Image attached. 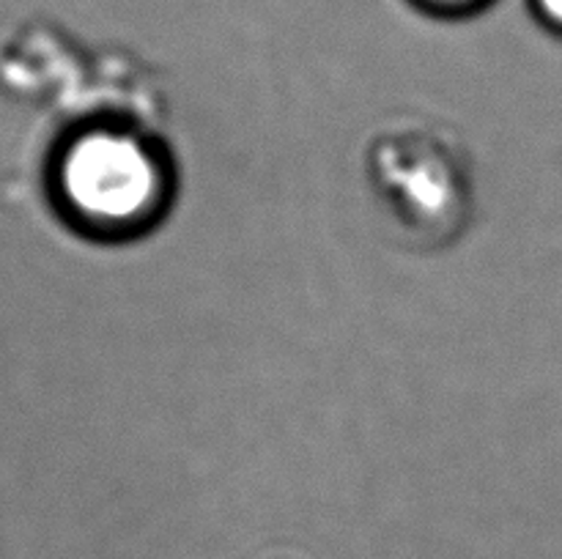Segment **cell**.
I'll return each instance as SVG.
<instances>
[{"instance_id":"1","label":"cell","mask_w":562,"mask_h":559,"mask_svg":"<svg viewBox=\"0 0 562 559\" xmlns=\"http://www.w3.org/2000/svg\"><path fill=\"white\" fill-rule=\"evenodd\" d=\"M53 190L82 228L119 233L162 212L168 170L162 151L140 132L86 126L55 153Z\"/></svg>"},{"instance_id":"2","label":"cell","mask_w":562,"mask_h":559,"mask_svg":"<svg viewBox=\"0 0 562 559\" xmlns=\"http://www.w3.org/2000/svg\"><path fill=\"white\" fill-rule=\"evenodd\" d=\"M371 175L401 225L420 236H448L464 217L467 181L453 151L431 132H390L373 146Z\"/></svg>"},{"instance_id":"3","label":"cell","mask_w":562,"mask_h":559,"mask_svg":"<svg viewBox=\"0 0 562 559\" xmlns=\"http://www.w3.org/2000/svg\"><path fill=\"white\" fill-rule=\"evenodd\" d=\"M536 3H538V11H541L543 20L562 27V0H536Z\"/></svg>"},{"instance_id":"4","label":"cell","mask_w":562,"mask_h":559,"mask_svg":"<svg viewBox=\"0 0 562 559\" xmlns=\"http://www.w3.org/2000/svg\"><path fill=\"white\" fill-rule=\"evenodd\" d=\"M434 3H448V5H456V3H470V0H434Z\"/></svg>"}]
</instances>
